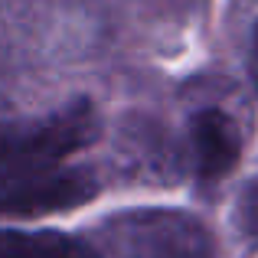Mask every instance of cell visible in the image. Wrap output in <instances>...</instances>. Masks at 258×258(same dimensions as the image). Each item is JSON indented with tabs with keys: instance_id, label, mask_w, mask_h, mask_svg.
<instances>
[{
	"instance_id": "cell-1",
	"label": "cell",
	"mask_w": 258,
	"mask_h": 258,
	"mask_svg": "<svg viewBox=\"0 0 258 258\" xmlns=\"http://www.w3.org/2000/svg\"><path fill=\"white\" fill-rule=\"evenodd\" d=\"M101 258H216V235L200 216L170 206L114 213L92 235Z\"/></svg>"
},
{
	"instance_id": "cell-2",
	"label": "cell",
	"mask_w": 258,
	"mask_h": 258,
	"mask_svg": "<svg viewBox=\"0 0 258 258\" xmlns=\"http://www.w3.org/2000/svg\"><path fill=\"white\" fill-rule=\"evenodd\" d=\"M101 134L98 108L88 98H72L69 105L46 114H0V170L46 160H69L85 151Z\"/></svg>"
},
{
	"instance_id": "cell-3",
	"label": "cell",
	"mask_w": 258,
	"mask_h": 258,
	"mask_svg": "<svg viewBox=\"0 0 258 258\" xmlns=\"http://www.w3.org/2000/svg\"><path fill=\"white\" fill-rule=\"evenodd\" d=\"M101 189L98 176L88 167L69 160L26 164L0 170V216H46L85 206Z\"/></svg>"
},
{
	"instance_id": "cell-4",
	"label": "cell",
	"mask_w": 258,
	"mask_h": 258,
	"mask_svg": "<svg viewBox=\"0 0 258 258\" xmlns=\"http://www.w3.org/2000/svg\"><path fill=\"white\" fill-rule=\"evenodd\" d=\"M186 154L196 180L219 183L242 160V127L226 108L206 105L186 118Z\"/></svg>"
},
{
	"instance_id": "cell-5",
	"label": "cell",
	"mask_w": 258,
	"mask_h": 258,
	"mask_svg": "<svg viewBox=\"0 0 258 258\" xmlns=\"http://www.w3.org/2000/svg\"><path fill=\"white\" fill-rule=\"evenodd\" d=\"M0 258H101L98 242L59 229H0Z\"/></svg>"
},
{
	"instance_id": "cell-6",
	"label": "cell",
	"mask_w": 258,
	"mask_h": 258,
	"mask_svg": "<svg viewBox=\"0 0 258 258\" xmlns=\"http://www.w3.org/2000/svg\"><path fill=\"white\" fill-rule=\"evenodd\" d=\"M232 219H235V229H239L242 239L252 248H258V176L242 186L239 200H235Z\"/></svg>"
},
{
	"instance_id": "cell-7",
	"label": "cell",
	"mask_w": 258,
	"mask_h": 258,
	"mask_svg": "<svg viewBox=\"0 0 258 258\" xmlns=\"http://www.w3.org/2000/svg\"><path fill=\"white\" fill-rule=\"evenodd\" d=\"M248 72H252V85L258 92V23L252 30V43H248Z\"/></svg>"
}]
</instances>
